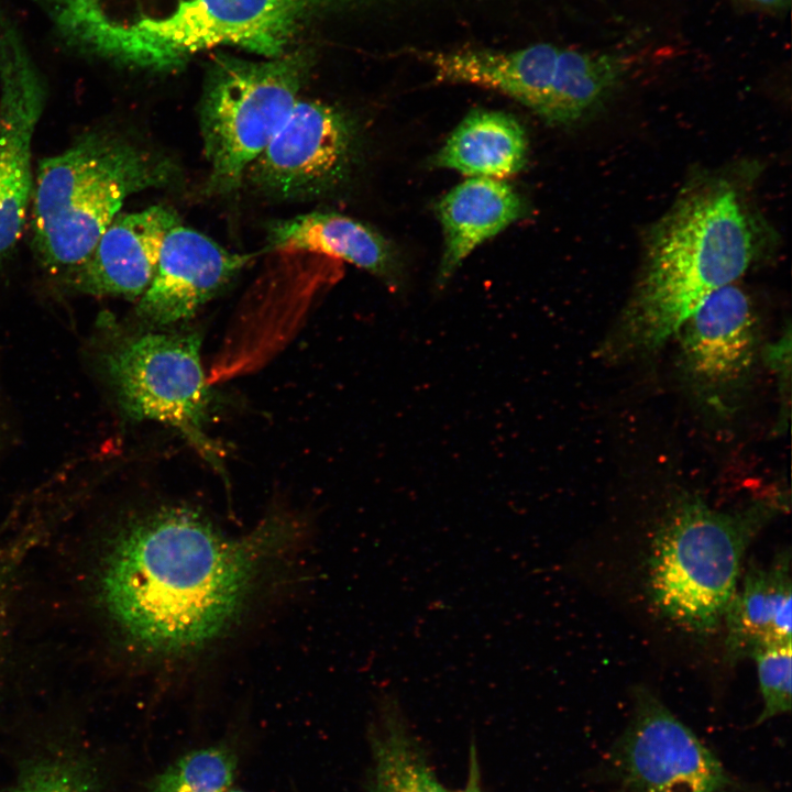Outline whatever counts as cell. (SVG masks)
Instances as JSON below:
<instances>
[{
	"label": "cell",
	"mask_w": 792,
	"mask_h": 792,
	"mask_svg": "<svg viewBox=\"0 0 792 792\" xmlns=\"http://www.w3.org/2000/svg\"><path fill=\"white\" fill-rule=\"evenodd\" d=\"M272 514L230 535L186 506L131 520L103 564V604L123 636L156 662L182 664L227 640L244 622L298 539Z\"/></svg>",
	"instance_id": "obj_1"
},
{
	"label": "cell",
	"mask_w": 792,
	"mask_h": 792,
	"mask_svg": "<svg viewBox=\"0 0 792 792\" xmlns=\"http://www.w3.org/2000/svg\"><path fill=\"white\" fill-rule=\"evenodd\" d=\"M755 255L754 223L733 185L717 179L688 189L651 229L632 294L598 358L619 362L657 352Z\"/></svg>",
	"instance_id": "obj_2"
},
{
	"label": "cell",
	"mask_w": 792,
	"mask_h": 792,
	"mask_svg": "<svg viewBox=\"0 0 792 792\" xmlns=\"http://www.w3.org/2000/svg\"><path fill=\"white\" fill-rule=\"evenodd\" d=\"M176 167L121 136L84 135L38 164L33 186V244L52 271L82 263L118 215L139 191L167 186Z\"/></svg>",
	"instance_id": "obj_3"
},
{
	"label": "cell",
	"mask_w": 792,
	"mask_h": 792,
	"mask_svg": "<svg viewBox=\"0 0 792 792\" xmlns=\"http://www.w3.org/2000/svg\"><path fill=\"white\" fill-rule=\"evenodd\" d=\"M781 498H757L717 510L695 496L676 499L656 535L649 582L670 620L696 632L715 629L735 593L751 540L782 510Z\"/></svg>",
	"instance_id": "obj_4"
},
{
	"label": "cell",
	"mask_w": 792,
	"mask_h": 792,
	"mask_svg": "<svg viewBox=\"0 0 792 792\" xmlns=\"http://www.w3.org/2000/svg\"><path fill=\"white\" fill-rule=\"evenodd\" d=\"M336 0H182L164 16L140 14L88 38L79 53L114 64L169 70L220 45L275 58Z\"/></svg>",
	"instance_id": "obj_5"
},
{
	"label": "cell",
	"mask_w": 792,
	"mask_h": 792,
	"mask_svg": "<svg viewBox=\"0 0 792 792\" xmlns=\"http://www.w3.org/2000/svg\"><path fill=\"white\" fill-rule=\"evenodd\" d=\"M307 73L300 54L264 62L215 59L199 106L211 190L224 194L240 186L298 100Z\"/></svg>",
	"instance_id": "obj_6"
},
{
	"label": "cell",
	"mask_w": 792,
	"mask_h": 792,
	"mask_svg": "<svg viewBox=\"0 0 792 792\" xmlns=\"http://www.w3.org/2000/svg\"><path fill=\"white\" fill-rule=\"evenodd\" d=\"M106 374L123 411L180 431L211 462L216 449L202 425L210 392L194 333L147 332L128 337L103 355Z\"/></svg>",
	"instance_id": "obj_7"
},
{
	"label": "cell",
	"mask_w": 792,
	"mask_h": 792,
	"mask_svg": "<svg viewBox=\"0 0 792 792\" xmlns=\"http://www.w3.org/2000/svg\"><path fill=\"white\" fill-rule=\"evenodd\" d=\"M679 371L690 393L714 414L734 413L759 358L757 317L735 283L708 295L680 327Z\"/></svg>",
	"instance_id": "obj_8"
},
{
	"label": "cell",
	"mask_w": 792,
	"mask_h": 792,
	"mask_svg": "<svg viewBox=\"0 0 792 792\" xmlns=\"http://www.w3.org/2000/svg\"><path fill=\"white\" fill-rule=\"evenodd\" d=\"M631 718L613 748L629 792H740L719 759L650 691L635 693Z\"/></svg>",
	"instance_id": "obj_9"
},
{
	"label": "cell",
	"mask_w": 792,
	"mask_h": 792,
	"mask_svg": "<svg viewBox=\"0 0 792 792\" xmlns=\"http://www.w3.org/2000/svg\"><path fill=\"white\" fill-rule=\"evenodd\" d=\"M353 146L354 131L345 114L320 101L298 99L246 170L254 186L273 197H314L346 176Z\"/></svg>",
	"instance_id": "obj_10"
},
{
	"label": "cell",
	"mask_w": 792,
	"mask_h": 792,
	"mask_svg": "<svg viewBox=\"0 0 792 792\" xmlns=\"http://www.w3.org/2000/svg\"><path fill=\"white\" fill-rule=\"evenodd\" d=\"M0 258L24 228L33 189L31 143L45 86L16 25L0 11Z\"/></svg>",
	"instance_id": "obj_11"
},
{
	"label": "cell",
	"mask_w": 792,
	"mask_h": 792,
	"mask_svg": "<svg viewBox=\"0 0 792 792\" xmlns=\"http://www.w3.org/2000/svg\"><path fill=\"white\" fill-rule=\"evenodd\" d=\"M204 233L180 224L165 237L155 274L136 306L147 323L166 326L190 318L248 264Z\"/></svg>",
	"instance_id": "obj_12"
},
{
	"label": "cell",
	"mask_w": 792,
	"mask_h": 792,
	"mask_svg": "<svg viewBox=\"0 0 792 792\" xmlns=\"http://www.w3.org/2000/svg\"><path fill=\"white\" fill-rule=\"evenodd\" d=\"M178 224L177 212L163 205L117 215L86 260L69 271L70 285L94 296L141 297L155 274L166 234Z\"/></svg>",
	"instance_id": "obj_13"
},
{
	"label": "cell",
	"mask_w": 792,
	"mask_h": 792,
	"mask_svg": "<svg viewBox=\"0 0 792 792\" xmlns=\"http://www.w3.org/2000/svg\"><path fill=\"white\" fill-rule=\"evenodd\" d=\"M267 249L315 252L344 260L393 288L403 284V270L389 242L366 224L338 212L314 211L274 222Z\"/></svg>",
	"instance_id": "obj_14"
},
{
	"label": "cell",
	"mask_w": 792,
	"mask_h": 792,
	"mask_svg": "<svg viewBox=\"0 0 792 792\" xmlns=\"http://www.w3.org/2000/svg\"><path fill=\"white\" fill-rule=\"evenodd\" d=\"M527 211L522 197L502 179L471 177L438 201L436 212L444 234L437 285L443 287L463 260Z\"/></svg>",
	"instance_id": "obj_15"
},
{
	"label": "cell",
	"mask_w": 792,
	"mask_h": 792,
	"mask_svg": "<svg viewBox=\"0 0 792 792\" xmlns=\"http://www.w3.org/2000/svg\"><path fill=\"white\" fill-rule=\"evenodd\" d=\"M790 554L769 566L751 564L724 619L725 659L735 663L762 648L791 644L792 581Z\"/></svg>",
	"instance_id": "obj_16"
},
{
	"label": "cell",
	"mask_w": 792,
	"mask_h": 792,
	"mask_svg": "<svg viewBox=\"0 0 792 792\" xmlns=\"http://www.w3.org/2000/svg\"><path fill=\"white\" fill-rule=\"evenodd\" d=\"M559 47L539 43L515 51L463 48L429 53L436 79L506 95L537 111L549 88Z\"/></svg>",
	"instance_id": "obj_17"
},
{
	"label": "cell",
	"mask_w": 792,
	"mask_h": 792,
	"mask_svg": "<svg viewBox=\"0 0 792 792\" xmlns=\"http://www.w3.org/2000/svg\"><path fill=\"white\" fill-rule=\"evenodd\" d=\"M527 153L526 131L514 116L474 110L432 156L431 165L471 177L502 179L525 166Z\"/></svg>",
	"instance_id": "obj_18"
},
{
	"label": "cell",
	"mask_w": 792,
	"mask_h": 792,
	"mask_svg": "<svg viewBox=\"0 0 792 792\" xmlns=\"http://www.w3.org/2000/svg\"><path fill=\"white\" fill-rule=\"evenodd\" d=\"M624 70V62L615 55L559 47L549 88L536 113L548 124L575 123L605 101Z\"/></svg>",
	"instance_id": "obj_19"
},
{
	"label": "cell",
	"mask_w": 792,
	"mask_h": 792,
	"mask_svg": "<svg viewBox=\"0 0 792 792\" xmlns=\"http://www.w3.org/2000/svg\"><path fill=\"white\" fill-rule=\"evenodd\" d=\"M372 735L370 792H448L395 706H386Z\"/></svg>",
	"instance_id": "obj_20"
},
{
	"label": "cell",
	"mask_w": 792,
	"mask_h": 792,
	"mask_svg": "<svg viewBox=\"0 0 792 792\" xmlns=\"http://www.w3.org/2000/svg\"><path fill=\"white\" fill-rule=\"evenodd\" d=\"M235 768V756L227 747L194 750L160 773L148 792H226Z\"/></svg>",
	"instance_id": "obj_21"
},
{
	"label": "cell",
	"mask_w": 792,
	"mask_h": 792,
	"mask_svg": "<svg viewBox=\"0 0 792 792\" xmlns=\"http://www.w3.org/2000/svg\"><path fill=\"white\" fill-rule=\"evenodd\" d=\"M763 707L757 722L763 723L791 711V644L770 646L755 651Z\"/></svg>",
	"instance_id": "obj_22"
},
{
	"label": "cell",
	"mask_w": 792,
	"mask_h": 792,
	"mask_svg": "<svg viewBox=\"0 0 792 792\" xmlns=\"http://www.w3.org/2000/svg\"><path fill=\"white\" fill-rule=\"evenodd\" d=\"M65 772L62 769H43L28 777L14 792H61Z\"/></svg>",
	"instance_id": "obj_23"
},
{
	"label": "cell",
	"mask_w": 792,
	"mask_h": 792,
	"mask_svg": "<svg viewBox=\"0 0 792 792\" xmlns=\"http://www.w3.org/2000/svg\"><path fill=\"white\" fill-rule=\"evenodd\" d=\"M469 771L466 784L463 789L454 792H482L481 790V778H480V765L477 759V752L474 745H471L469 755Z\"/></svg>",
	"instance_id": "obj_24"
},
{
	"label": "cell",
	"mask_w": 792,
	"mask_h": 792,
	"mask_svg": "<svg viewBox=\"0 0 792 792\" xmlns=\"http://www.w3.org/2000/svg\"><path fill=\"white\" fill-rule=\"evenodd\" d=\"M61 792H88L86 791L80 782L76 780L70 773L66 772L62 784Z\"/></svg>",
	"instance_id": "obj_25"
},
{
	"label": "cell",
	"mask_w": 792,
	"mask_h": 792,
	"mask_svg": "<svg viewBox=\"0 0 792 792\" xmlns=\"http://www.w3.org/2000/svg\"><path fill=\"white\" fill-rule=\"evenodd\" d=\"M756 1L763 2V3H774L780 0H756Z\"/></svg>",
	"instance_id": "obj_26"
},
{
	"label": "cell",
	"mask_w": 792,
	"mask_h": 792,
	"mask_svg": "<svg viewBox=\"0 0 792 792\" xmlns=\"http://www.w3.org/2000/svg\"><path fill=\"white\" fill-rule=\"evenodd\" d=\"M226 792H244V791L234 789V790H227Z\"/></svg>",
	"instance_id": "obj_27"
}]
</instances>
